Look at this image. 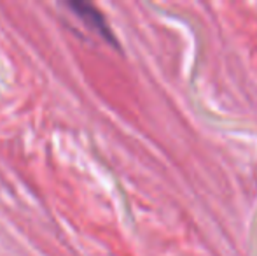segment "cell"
Instances as JSON below:
<instances>
[{"instance_id":"1","label":"cell","mask_w":257,"mask_h":256,"mask_svg":"<svg viewBox=\"0 0 257 256\" xmlns=\"http://www.w3.org/2000/svg\"><path fill=\"white\" fill-rule=\"evenodd\" d=\"M67 6L70 7V9L74 11V13L77 14V16L81 18V20L84 21L91 30H95L96 34L102 35L108 44L117 46V39H115V35L112 34V30H110V27H108L107 20H105V16L100 13L98 9H96L95 6H93V4L84 2V0H70Z\"/></svg>"}]
</instances>
